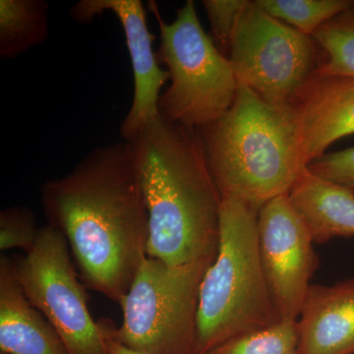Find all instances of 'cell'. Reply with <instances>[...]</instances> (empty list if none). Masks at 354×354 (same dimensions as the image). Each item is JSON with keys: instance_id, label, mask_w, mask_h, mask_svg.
Returning <instances> with one entry per match:
<instances>
[{"instance_id": "cell-1", "label": "cell", "mask_w": 354, "mask_h": 354, "mask_svg": "<svg viewBox=\"0 0 354 354\" xmlns=\"http://www.w3.org/2000/svg\"><path fill=\"white\" fill-rule=\"evenodd\" d=\"M48 225L62 232L81 278L120 304L147 257L149 211L131 147H97L41 189Z\"/></svg>"}, {"instance_id": "cell-2", "label": "cell", "mask_w": 354, "mask_h": 354, "mask_svg": "<svg viewBox=\"0 0 354 354\" xmlns=\"http://www.w3.org/2000/svg\"><path fill=\"white\" fill-rule=\"evenodd\" d=\"M127 142L148 207L147 256L169 265L216 258L223 198L199 130L158 115Z\"/></svg>"}, {"instance_id": "cell-3", "label": "cell", "mask_w": 354, "mask_h": 354, "mask_svg": "<svg viewBox=\"0 0 354 354\" xmlns=\"http://www.w3.org/2000/svg\"><path fill=\"white\" fill-rule=\"evenodd\" d=\"M199 131L221 198H235L258 212L290 194L308 167L295 104L267 101L246 86H239L227 113Z\"/></svg>"}, {"instance_id": "cell-4", "label": "cell", "mask_w": 354, "mask_h": 354, "mask_svg": "<svg viewBox=\"0 0 354 354\" xmlns=\"http://www.w3.org/2000/svg\"><path fill=\"white\" fill-rule=\"evenodd\" d=\"M258 213L221 199L218 253L200 286L195 354L281 321L261 261Z\"/></svg>"}, {"instance_id": "cell-5", "label": "cell", "mask_w": 354, "mask_h": 354, "mask_svg": "<svg viewBox=\"0 0 354 354\" xmlns=\"http://www.w3.org/2000/svg\"><path fill=\"white\" fill-rule=\"evenodd\" d=\"M160 44V64L167 67L171 86L160 95L158 113L169 122L202 129L221 118L234 104L239 81L225 57L198 18L194 1L187 0L171 24L162 21L156 4Z\"/></svg>"}, {"instance_id": "cell-6", "label": "cell", "mask_w": 354, "mask_h": 354, "mask_svg": "<svg viewBox=\"0 0 354 354\" xmlns=\"http://www.w3.org/2000/svg\"><path fill=\"white\" fill-rule=\"evenodd\" d=\"M215 258L169 265L147 257L120 304V327L109 334L142 354H195L199 291Z\"/></svg>"}, {"instance_id": "cell-7", "label": "cell", "mask_w": 354, "mask_h": 354, "mask_svg": "<svg viewBox=\"0 0 354 354\" xmlns=\"http://www.w3.org/2000/svg\"><path fill=\"white\" fill-rule=\"evenodd\" d=\"M319 48L313 37L249 1L235 27L228 58L239 85L274 104H295L323 64Z\"/></svg>"}, {"instance_id": "cell-8", "label": "cell", "mask_w": 354, "mask_h": 354, "mask_svg": "<svg viewBox=\"0 0 354 354\" xmlns=\"http://www.w3.org/2000/svg\"><path fill=\"white\" fill-rule=\"evenodd\" d=\"M26 297L57 330L68 354H108L106 320H94L64 235L50 225L16 260Z\"/></svg>"}, {"instance_id": "cell-9", "label": "cell", "mask_w": 354, "mask_h": 354, "mask_svg": "<svg viewBox=\"0 0 354 354\" xmlns=\"http://www.w3.org/2000/svg\"><path fill=\"white\" fill-rule=\"evenodd\" d=\"M258 236L263 269L281 320L297 322L319 260L311 232L288 194L260 209Z\"/></svg>"}, {"instance_id": "cell-10", "label": "cell", "mask_w": 354, "mask_h": 354, "mask_svg": "<svg viewBox=\"0 0 354 354\" xmlns=\"http://www.w3.org/2000/svg\"><path fill=\"white\" fill-rule=\"evenodd\" d=\"M104 11H111L122 26L134 75V95L130 111L120 127L123 141H131L158 113L160 88L169 80L153 51L155 37L149 31L141 0H81L70 9L77 22L87 23Z\"/></svg>"}, {"instance_id": "cell-11", "label": "cell", "mask_w": 354, "mask_h": 354, "mask_svg": "<svg viewBox=\"0 0 354 354\" xmlns=\"http://www.w3.org/2000/svg\"><path fill=\"white\" fill-rule=\"evenodd\" d=\"M293 104L307 167L334 142L354 134V78L316 73Z\"/></svg>"}, {"instance_id": "cell-12", "label": "cell", "mask_w": 354, "mask_h": 354, "mask_svg": "<svg viewBox=\"0 0 354 354\" xmlns=\"http://www.w3.org/2000/svg\"><path fill=\"white\" fill-rule=\"evenodd\" d=\"M297 326V354H354V279L311 285Z\"/></svg>"}, {"instance_id": "cell-13", "label": "cell", "mask_w": 354, "mask_h": 354, "mask_svg": "<svg viewBox=\"0 0 354 354\" xmlns=\"http://www.w3.org/2000/svg\"><path fill=\"white\" fill-rule=\"evenodd\" d=\"M1 354H68L57 330L26 297L16 260L0 257Z\"/></svg>"}, {"instance_id": "cell-14", "label": "cell", "mask_w": 354, "mask_h": 354, "mask_svg": "<svg viewBox=\"0 0 354 354\" xmlns=\"http://www.w3.org/2000/svg\"><path fill=\"white\" fill-rule=\"evenodd\" d=\"M288 196L306 223L314 243L354 236L353 189L324 180L307 167Z\"/></svg>"}, {"instance_id": "cell-15", "label": "cell", "mask_w": 354, "mask_h": 354, "mask_svg": "<svg viewBox=\"0 0 354 354\" xmlns=\"http://www.w3.org/2000/svg\"><path fill=\"white\" fill-rule=\"evenodd\" d=\"M46 0H0V57L13 59L48 36Z\"/></svg>"}, {"instance_id": "cell-16", "label": "cell", "mask_w": 354, "mask_h": 354, "mask_svg": "<svg viewBox=\"0 0 354 354\" xmlns=\"http://www.w3.org/2000/svg\"><path fill=\"white\" fill-rule=\"evenodd\" d=\"M312 37L326 57L316 73L354 78L353 7L321 26Z\"/></svg>"}, {"instance_id": "cell-17", "label": "cell", "mask_w": 354, "mask_h": 354, "mask_svg": "<svg viewBox=\"0 0 354 354\" xmlns=\"http://www.w3.org/2000/svg\"><path fill=\"white\" fill-rule=\"evenodd\" d=\"M266 13L295 30L312 37L314 32L335 16L348 11L349 0H257Z\"/></svg>"}, {"instance_id": "cell-18", "label": "cell", "mask_w": 354, "mask_h": 354, "mask_svg": "<svg viewBox=\"0 0 354 354\" xmlns=\"http://www.w3.org/2000/svg\"><path fill=\"white\" fill-rule=\"evenodd\" d=\"M295 321L281 320L271 327L237 335L204 354H297Z\"/></svg>"}, {"instance_id": "cell-19", "label": "cell", "mask_w": 354, "mask_h": 354, "mask_svg": "<svg viewBox=\"0 0 354 354\" xmlns=\"http://www.w3.org/2000/svg\"><path fill=\"white\" fill-rule=\"evenodd\" d=\"M41 227L27 207H9L0 212V249H21L29 253L36 244Z\"/></svg>"}, {"instance_id": "cell-20", "label": "cell", "mask_w": 354, "mask_h": 354, "mask_svg": "<svg viewBox=\"0 0 354 354\" xmlns=\"http://www.w3.org/2000/svg\"><path fill=\"white\" fill-rule=\"evenodd\" d=\"M202 3L221 53L230 55L235 27L248 6V0H204Z\"/></svg>"}, {"instance_id": "cell-21", "label": "cell", "mask_w": 354, "mask_h": 354, "mask_svg": "<svg viewBox=\"0 0 354 354\" xmlns=\"http://www.w3.org/2000/svg\"><path fill=\"white\" fill-rule=\"evenodd\" d=\"M308 169L324 180L354 190V147L325 153L314 160Z\"/></svg>"}, {"instance_id": "cell-22", "label": "cell", "mask_w": 354, "mask_h": 354, "mask_svg": "<svg viewBox=\"0 0 354 354\" xmlns=\"http://www.w3.org/2000/svg\"><path fill=\"white\" fill-rule=\"evenodd\" d=\"M106 333H108V354H142L122 346L120 342L113 339L111 334H109V320H106Z\"/></svg>"}, {"instance_id": "cell-23", "label": "cell", "mask_w": 354, "mask_h": 354, "mask_svg": "<svg viewBox=\"0 0 354 354\" xmlns=\"http://www.w3.org/2000/svg\"><path fill=\"white\" fill-rule=\"evenodd\" d=\"M353 9L354 10V1H353Z\"/></svg>"}]
</instances>
